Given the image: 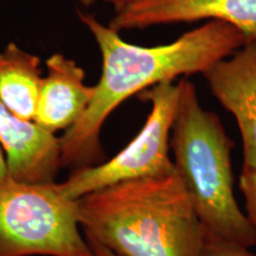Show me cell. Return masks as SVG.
<instances>
[{
  "label": "cell",
  "mask_w": 256,
  "mask_h": 256,
  "mask_svg": "<svg viewBox=\"0 0 256 256\" xmlns=\"http://www.w3.org/2000/svg\"><path fill=\"white\" fill-rule=\"evenodd\" d=\"M78 19L94 38L101 55V75L80 120L60 140V165L86 168L102 162L100 134L112 113L132 96L159 83L206 72L247 43L238 28L208 20L168 44L142 46L128 43L120 32L94 14L78 11Z\"/></svg>",
  "instance_id": "obj_1"
},
{
  "label": "cell",
  "mask_w": 256,
  "mask_h": 256,
  "mask_svg": "<svg viewBox=\"0 0 256 256\" xmlns=\"http://www.w3.org/2000/svg\"><path fill=\"white\" fill-rule=\"evenodd\" d=\"M87 241L118 256H204L206 230L177 171L134 179L78 200Z\"/></svg>",
  "instance_id": "obj_2"
},
{
  "label": "cell",
  "mask_w": 256,
  "mask_h": 256,
  "mask_svg": "<svg viewBox=\"0 0 256 256\" xmlns=\"http://www.w3.org/2000/svg\"><path fill=\"white\" fill-rule=\"evenodd\" d=\"M179 87L170 142L176 171L208 236L249 250L256 232L234 194V142L220 118L200 104L194 83L183 78Z\"/></svg>",
  "instance_id": "obj_3"
},
{
  "label": "cell",
  "mask_w": 256,
  "mask_h": 256,
  "mask_svg": "<svg viewBox=\"0 0 256 256\" xmlns=\"http://www.w3.org/2000/svg\"><path fill=\"white\" fill-rule=\"evenodd\" d=\"M92 256L80 224L78 200L58 183L0 179V256Z\"/></svg>",
  "instance_id": "obj_4"
},
{
  "label": "cell",
  "mask_w": 256,
  "mask_h": 256,
  "mask_svg": "<svg viewBox=\"0 0 256 256\" xmlns=\"http://www.w3.org/2000/svg\"><path fill=\"white\" fill-rule=\"evenodd\" d=\"M179 94V82L166 81L138 95L150 104L142 130L112 159L74 170L66 182L58 183L60 192L78 200L112 185L174 172L170 142Z\"/></svg>",
  "instance_id": "obj_5"
},
{
  "label": "cell",
  "mask_w": 256,
  "mask_h": 256,
  "mask_svg": "<svg viewBox=\"0 0 256 256\" xmlns=\"http://www.w3.org/2000/svg\"><path fill=\"white\" fill-rule=\"evenodd\" d=\"M218 20L256 40V0H128L108 25L116 31Z\"/></svg>",
  "instance_id": "obj_6"
},
{
  "label": "cell",
  "mask_w": 256,
  "mask_h": 256,
  "mask_svg": "<svg viewBox=\"0 0 256 256\" xmlns=\"http://www.w3.org/2000/svg\"><path fill=\"white\" fill-rule=\"evenodd\" d=\"M211 94L229 112L242 138L243 168H256V40H248L203 74Z\"/></svg>",
  "instance_id": "obj_7"
},
{
  "label": "cell",
  "mask_w": 256,
  "mask_h": 256,
  "mask_svg": "<svg viewBox=\"0 0 256 256\" xmlns=\"http://www.w3.org/2000/svg\"><path fill=\"white\" fill-rule=\"evenodd\" d=\"M0 145L8 176L28 183H54L60 165V140L34 121L18 118L0 101Z\"/></svg>",
  "instance_id": "obj_8"
},
{
  "label": "cell",
  "mask_w": 256,
  "mask_h": 256,
  "mask_svg": "<svg viewBox=\"0 0 256 256\" xmlns=\"http://www.w3.org/2000/svg\"><path fill=\"white\" fill-rule=\"evenodd\" d=\"M46 66L34 121L52 134L66 132L87 110L94 86L86 83L82 66L63 54H52Z\"/></svg>",
  "instance_id": "obj_9"
},
{
  "label": "cell",
  "mask_w": 256,
  "mask_h": 256,
  "mask_svg": "<svg viewBox=\"0 0 256 256\" xmlns=\"http://www.w3.org/2000/svg\"><path fill=\"white\" fill-rule=\"evenodd\" d=\"M42 80L40 56L14 42L0 50V101L20 119L34 121Z\"/></svg>",
  "instance_id": "obj_10"
},
{
  "label": "cell",
  "mask_w": 256,
  "mask_h": 256,
  "mask_svg": "<svg viewBox=\"0 0 256 256\" xmlns=\"http://www.w3.org/2000/svg\"><path fill=\"white\" fill-rule=\"evenodd\" d=\"M238 188L244 198V214L256 232V168H242Z\"/></svg>",
  "instance_id": "obj_11"
},
{
  "label": "cell",
  "mask_w": 256,
  "mask_h": 256,
  "mask_svg": "<svg viewBox=\"0 0 256 256\" xmlns=\"http://www.w3.org/2000/svg\"><path fill=\"white\" fill-rule=\"evenodd\" d=\"M204 256H255L248 249H243L235 246L228 244L208 236L206 252Z\"/></svg>",
  "instance_id": "obj_12"
},
{
  "label": "cell",
  "mask_w": 256,
  "mask_h": 256,
  "mask_svg": "<svg viewBox=\"0 0 256 256\" xmlns=\"http://www.w3.org/2000/svg\"><path fill=\"white\" fill-rule=\"evenodd\" d=\"M89 247L92 249V256H118L114 254L113 252H110V249H107L104 246L98 244V243L92 242V241H87Z\"/></svg>",
  "instance_id": "obj_13"
},
{
  "label": "cell",
  "mask_w": 256,
  "mask_h": 256,
  "mask_svg": "<svg viewBox=\"0 0 256 256\" xmlns=\"http://www.w3.org/2000/svg\"><path fill=\"white\" fill-rule=\"evenodd\" d=\"M8 177V162H6V156L2 145H0V179Z\"/></svg>",
  "instance_id": "obj_14"
},
{
  "label": "cell",
  "mask_w": 256,
  "mask_h": 256,
  "mask_svg": "<svg viewBox=\"0 0 256 256\" xmlns=\"http://www.w3.org/2000/svg\"><path fill=\"white\" fill-rule=\"evenodd\" d=\"M102 2H107V4L112 5V6H113L114 11H116V10H119L121 6L126 4L128 0H102Z\"/></svg>",
  "instance_id": "obj_15"
},
{
  "label": "cell",
  "mask_w": 256,
  "mask_h": 256,
  "mask_svg": "<svg viewBox=\"0 0 256 256\" xmlns=\"http://www.w3.org/2000/svg\"><path fill=\"white\" fill-rule=\"evenodd\" d=\"M78 2H81L83 6H86V8H89V6H92V4H95V2H98V0H78Z\"/></svg>",
  "instance_id": "obj_16"
}]
</instances>
